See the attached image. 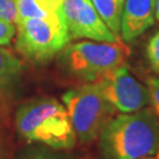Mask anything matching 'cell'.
I'll list each match as a JSON object with an SVG mask.
<instances>
[{
  "label": "cell",
  "mask_w": 159,
  "mask_h": 159,
  "mask_svg": "<svg viewBox=\"0 0 159 159\" xmlns=\"http://www.w3.org/2000/svg\"><path fill=\"white\" fill-rule=\"evenodd\" d=\"M104 159L151 157L159 145V119L151 107L114 116L98 137Z\"/></svg>",
  "instance_id": "1"
},
{
  "label": "cell",
  "mask_w": 159,
  "mask_h": 159,
  "mask_svg": "<svg viewBox=\"0 0 159 159\" xmlns=\"http://www.w3.org/2000/svg\"><path fill=\"white\" fill-rule=\"evenodd\" d=\"M14 123L18 133L29 143L66 150L77 142L66 108L54 98H37L25 102L17 110Z\"/></svg>",
  "instance_id": "2"
},
{
  "label": "cell",
  "mask_w": 159,
  "mask_h": 159,
  "mask_svg": "<svg viewBox=\"0 0 159 159\" xmlns=\"http://www.w3.org/2000/svg\"><path fill=\"white\" fill-rule=\"evenodd\" d=\"M130 48L121 39L114 43L79 41L67 44L60 51L59 61L72 77L84 83H94L114 68L124 66Z\"/></svg>",
  "instance_id": "3"
},
{
  "label": "cell",
  "mask_w": 159,
  "mask_h": 159,
  "mask_svg": "<svg viewBox=\"0 0 159 159\" xmlns=\"http://www.w3.org/2000/svg\"><path fill=\"white\" fill-rule=\"evenodd\" d=\"M61 100L77 139L83 144L98 139L117 111L104 98L96 83H85L68 90L63 94Z\"/></svg>",
  "instance_id": "4"
},
{
  "label": "cell",
  "mask_w": 159,
  "mask_h": 159,
  "mask_svg": "<svg viewBox=\"0 0 159 159\" xmlns=\"http://www.w3.org/2000/svg\"><path fill=\"white\" fill-rule=\"evenodd\" d=\"M70 43L60 8L45 18H30L17 24V51L33 63H45Z\"/></svg>",
  "instance_id": "5"
},
{
  "label": "cell",
  "mask_w": 159,
  "mask_h": 159,
  "mask_svg": "<svg viewBox=\"0 0 159 159\" xmlns=\"http://www.w3.org/2000/svg\"><path fill=\"white\" fill-rule=\"evenodd\" d=\"M94 83L104 98L121 113L142 110L150 102L146 86L140 84L125 65L107 72Z\"/></svg>",
  "instance_id": "6"
},
{
  "label": "cell",
  "mask_w": 159,
  "mask_h": 159,
  "mask_svg": "<svg viewBox=\"0 0 159 159\" xmlns=\"http://www.w3.org/2000/svg\"><path fill=\"white\" fill-rule=\"evenodd\" d=\"M60 13L71 39H91L114 43L120 40L99 17L91 0H63Z\"/></svg>",
  "instance_id": "7"
},
{
  "label": "cell",
  "mask_w": 159,
  "mask_h": 159,
  "mask_svg": "<svg viewBox=\"0 0 159 159\" xmlns=\"http://www.w3.org/2000/svg\"><path fill=\"white\" fill-rule=\"evenodd\" d=\"M156 21V0H125L120 35L124 43H131L146 32Z\"/></svg>",
  "instance_id": "8"
},
{
  "label": "cell",
  "mask_w": 159,
  "mask_h": 159,
  "mask_svg": "<svg viewBox=\"0 0 159 159\" xmlns=\"http://www.w3.org/2000/svg\"><path fill=\"white\" fill-rule=\"evenodd\" d=\"M23 65L16 54L6 47H0V97L17 83Z\"/></svg>",
  "instance_id": "9"
},
{
  "label": "cell",
  "mask_w": 159,
  "mask_h": 159,
  "mask_svg": "<svg viewBox=\"0 0 159 159\" xmlns=\"http://www.w3.org/2000/svg\"><path fill=\"white\" fill-rule=\"evenodd\" d=\"M91 2L110 31L120 37V24L125 0H91Z\"/></svg>",
  "instance_id": "10"
},
{
  "label": "cell",
  "mask_w": 159,
  "mask_h": 159,
  "mask_svg": "<svg viewBox=\"0 0 159 159\" xmlns=\"http://www.w3.org/2000/svg\"><path fill=\"white\" fill-rule=\"evenodd\" d=\"M63 0H17L19 20L30 18H45L57 13Z\"/></svg>",
  "instance_id": "11"
},
{
  "label": "cell",
  "mask_w": 159,
  "mask_h": 159,
  "mask_svg": "<svg viewBox=\"0 0 159 159\" xmlns=\"http://www.w3.org/2000/svg\"><path fill=\"white\" fill-rule=\"evenodd\" d=\"M0 20L17 25L19 20L17 0H0Z\"/></svg>",
  "instance_id": "12"
},
{
  "label": "cell",
  "mask_w": 159,
  "mask_h": 159,
  "mask_svg": "<svg viewBox=\"0 0 159 159\" xmlns=\"http://www.w3.org/2000/svg\"><path fill=\"white\" fill-rule=\"evenodd\" d=\"M146 89L150 97L151 108L153 110L157 118L159 119V77L150 75L146 78Z\"/></svg>",
  "instance_id": "13"
},
{
  "label": "cell",
  "mask_w": 159,
  "mask_h": 159,
  "mask_svg": "<svg viewBox=\"0 0 159 159\" xmlns=\"http://www.w3.org/2000/svg\"><path fill=\"white\" fill-rule=\"evenodd\" d=\"M146 56L151 67L159 74V31L152 35L146 46Z\"/></svg>",
  "instance_id": "14"
},
{
  "label": "cell",
  "mask_w": 159,
  "mask_h": 159,
  "mask_svg": "<svg viewBox=\"0 0 159 159\" xmlns=\"http://www.w3.org/2000/svg\"><path fill=\"white\" fill-rule=\"evenodd\" d=\"M19 159H68L65 154L54 152L44 148H31L26 151Z\"/></svg>",
  "instance_id": "15"
},
{
  "label": "cell",
  "mask_w": 159,
  "mask_h": 159,
  "mask_svg": "<svg viewBox=\"0 0 159 159\" xmlns=\"http://www.w3.org/2000/svg\"><path fill=\"white\" fill-rule=\"evenodd\" d=\"M14 34H16V27L13 24L0 20V46L10 44Z\"/></svg>",
  "instance_id": "16"
},
{
  "label": "cell",
  "mask_w": 159,
  "mask_h": 159,
  "mask_svg": "<svg viewBox=\"0 0 159 159\" xmlns=\"http://www.w3.org/2000/svg\"><path fill=\"white\" fill-rule=\"evenodd\" d=\"M156 19L159 21V0H156Z\"/></svg>",
  "instance_id": "17"
},
{
  "label": "cell",
  "mask_w": 159,
  "mask_h": 159,
  "mask_svg": "<svg viewBox=\"0 0 159 159\" xmlns=\"http://www.w3.org/2000/svg\"><path fill=\"white\" fill-rule=\"evenodd\" d=\"M0 159H4V145L1 138H0Z\"/></svg>",
  "instance_id": "18"
},
{
  "label": "cell",
  "mask_w": 159,
  "mask_h": 159,
  "mask_svg": "<svg viewBox=\"0 0 159 159\" xmlns=\"http://www.w3.org/2000/svg\"><path fill=\"white\" fill-rule=\"evenodd\" d=\"M156 154H157L156 159H159V145H158V148H157V152H156Z\"/></svg>",
  "instance_id": "19"
},
{
  "label": "cell",
  "mask_w": 159,
  "mask_h": 159,
  "mask_svg": "<svg viewBox=\"0 0 159 159\" xmlns=\"http://www.w3.org/2000/svg\"><path fill=\"white\" fill-rule=\"evenodd\" d=\"M140 159H156V158H153V156H151V157H144V158H140Z\"/></svg>",
  "instance_id": "20"
}]
</instances>
